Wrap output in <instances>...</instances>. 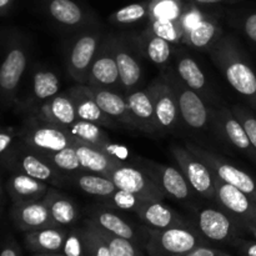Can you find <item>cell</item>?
I'll use <instances>...</instances> for the list:
<instances>
[{
	"instance_id": "cell-1",
	"label": "cell",
	"mask_w": 256,
	"mask_h": 256,
	"mask_svg": "<svg viewBox=\"0 0 256 256\" xmlns=\"http://www.w3.org/2000/svg\"><path fill=\"white\" fill-rule=\"evenodd\" d=\"M210 56L232 89L256 109V74L232 36H219L210 48Z\"/></svg>"
},
{
	"instance_id": "cell-2",
	"label": "cell",
	"mask_w": 256,
	"mask_h": 256,
	"mask_svg": "<svg viewBox=\"0 0 256 256\" xmlns=\"http://www.w3.org/2000/svg\"><path fill=\"white\" fill-rule=\"evenodd\" d=\"M200 245H205V238L189 222L162 230L149 229L145 249L150 256H184Z\"/></svg>"
},
{
	"instance_id": "cell-3",
	"label": "cell",
	"mask_w": 256,
	"mask_h": 256,
	"mask_svg": "<svg viewBox=\"0 0 256 256\" xmlns=\"http://www.w3.org/2000/svg\"><path fill=\"white\" fill-rule=\"evenodd\" d=\"M162 76L174 90L180 119L185 122V125L194 130L206 129L208 124L212 122V114L199 92L186 86L178 76L175 70H166Z\"/></svg>"
},
{
	"instance_id": "cell-4",
	"label": "cell",
	"mask_w": 256,
	"mask_h": 256,
	"mask_svg": "<svg viewBox=\"0 0 256 256\" xmlns=\"http://www.w3.org/2000/svg\"><path fill=\"white\" fill-rule=\"evenodd\" d=\"M22 139L26 149L39 155L52 154L74 145V138L65 128L42 122L30 118L22 132Z\"/></svg>"
},
{
	"instance_id": "cell-5",
	"label": "cell",
	"mask_w": 256,
	"mask_h": 256,
	"mask_svg": "<svg viewBox=\"0 0 256 256\" xmlns=\"http://www.w3.org/2000/svg\"><path fill=\"white\" fill-rule=\"evenodd\" d=\"M212 179L218 204H220L222 209L225 210L242 229L250 232L256 226V202L244 192L222 182L214 174Z\"/></svg>"
},
{
	"instance_id": "cell-6",
	"label": "cell",
	"mask_w": 256,
	"mask_h": 256,
	"mask_svg": "<svg viewBox=\"0 0 256 256\" xmlns=\"http://www.w3.org/2000/svg\"><path fill=\"white\" fill-rule=\"evenodd\" d=\"M109 178L112 180L116 189L142 195L148 199L162 200L166 195L149 168L140 169L130 164L119 162Z\"/></svg>"
},
{
	"instance_id": "cell-7",
	"label": "cell",
	"mask_w": 256,
	"mask_h": 256,
	"mask_svg": "<svg viewBox=\"0 0 256 256\" xmlns=\"http://www.w3.org/2000/svg\"><path fill=\"white\" fill-rule=\"evenodd\" d=\"M185 146L190 150L194 155H196L205 165L210 169V172L222 179V182L238 188L239 190L244 192L245 194L249 195L256 202V182L254 178L250 176L242 169L236 168L235 165L230 164L226 160L222 159L219 155L209 152L208 149L195 145L192 142H186Z\"/></svg>"
},
{
	"instance_id": "cell-8",
	"label": "cell",
	"mask_w": 256,
	"mask_h": 256,
	"mask_svg": "<svg viewBox=\"0 0 256 256\" xmlns=\"http://www.w3.org/2000/svg\"><path fill=\"white\" fill-rule=\"evenodd\" d=\"M196 228L205 240L236 245L242 226L225 210L204 208L196 212Z\"/></svg>"
},
{
	"instance_id": "cell-9",
	"label": "cell",
	"mask_w": 256,
	"mask_h": 256,
	"mask_svg": "<svg viewBox=\"0 0 256 256\" xmlns=\"http://www.w3.org/2000/svg\"><path fill=\"white\" fill-rule=\"evenodd\" d=\"M170 150L192 190L205 199L215 200L214 179L209 168L186 146L172 145Z\"/></svg>"
},
{
	"instance_id": "cell-10",
	"label": "cell",
	"mask_w": 256,
	"mask_h": 256,
	"mask_svg": "<svg viewBox=\"0 0 256 256\" xmlns=\"http://www.w3.org/2000/svg\"><path fill=\"white\" fill-rule=\"evenodd\" d=\"M154 105L159 132H172L179 122V108L174 90L164 76L152 80L146 89Z\"/></svg>"
},
{
	"instance_id": "cell-11",
	"label": "cell",
	"mask_w": 256,
	"mask_h": 256,
	"mask_svg": "<svg viewBox=\"0 0 256 256\" xmlns=\"http://www.w3.org/2000/svg\"><path fill=\"white\" fill-rule=\"evenodd\" d=\"M26 64L28 55L22 45L14 44L6 50L0 62V100L5 104H10L15 99Z\"/></svg>"
},
{
	"instance_id": "cell-12",
	"label": "cell",
	"mask_w": 256,
	"mask_h": 256,
	"mask_svg": "<svg viewBox=\"0 0 256 256\" xmlns=\"http://www.w3.org/2000/svg\"><path fill=\"white\" fill-rule=\"evenodd\" d=\"M210 114H212V125L218 130V132L228 142H230L238 150L248 155L256 164V150L252 145V142H250L244 126L235 116L232 109H228V108L212 109L210 110Z\"/></svg>"
},
{
	"instance_id": "cell-13",
	"label": "cell",
	"mask_w": 256,
	"mask_h": 256,
	"mask_svg": "<svg viewBox=\"0 0 256 256\" xmlns=\"http://www.w3.org/2000/svg\"><path fill=\"white\" fill-rule=\"evenodd\" d=\"M90 86L100 89H116L120 84L119 69L112 50V38H108L100 44L92 62L88 78Z\"/></svg>"
},
{
	"instance_id": "cell-14",
	"label": "cell",
	"mask_w": 256,
	"mask_h": 256,
	"mask_svg": "<svg viewBox=\"0 0 256 256\" xmlns=\"http://www.w3.org/2000/svg\"><path fill=\"white\" fill-rule=\"evenodd\" d=\"M98 34H85L75 40L68 55V72L79 82H88L90 66L100 46Z\"/></svg>"
},
{
	"instance_id": "cell-15",
	"label": "cell",
	"mask_w": 256,
	"mask_h": 256,
	"mask_svg": "<svg viewBox=\"0 0 256 256\" xmlns=\"http://www.w3.org/2000/svg\"><path fill=\"white\" fill-rule=\"evenodd\" d=\"M32 119L68 128L78 120L74 102L69 92L58 94L49 100L32 108Z\"/></svg>"
},
{
	"instance_id": "cell-16",
	"label": "cell",
	"mask_w": 256,
	"mask_h": 256,
	"mask_svg": "<svg viewBox=\"0 0 256 256\" xmlns=\"http://www.w3.org/2000/svg\"><path fill=\"white\" fill-rule=\"evenodd\" d=\"M12 218L22 232H34L44 228L58 226L45 200L16 202L12 209Z\"/></svg>"
},
{
	"instance_id": "cell-17",
	"label": "cell",
	"mask_w": 256,
	"mask_h": 256,
	"mask_svg": "<svg viewBox=\"0 0 256 256\" xmlns=\"http://www.w3.org/2000/svg\"><path fill=\"white\" fill-rule=\"evenodd\" d=\"M135 212L139 216V219L150 229L162 230L189 224L186 220L182 219L172 208L162 204V200H145Z\"/></svg>"
},
{
	"instance_id": "cell-18",
	"label": "cell",
	"mask_w": 256,
	"mask_h": 256,
	"mask_svg": "<svg viewBox=\"0 0 256 256\" xmlns=\"http://www.w3.org/2000/svg\"><path fill=\"white\" fill-rule=\"evenodd\" d=\"M150 166L152 168L149 169L155 175L165 194L182 202L192 196V188L190 186L189 182L180 168L176 169L172 165L155 164V162H150Z\"/></svg>"
},
{
	"instance_id": "cell-19",
	"label": "cell",
	"mask_w": 256,
	"mask_h": 256,
	"mask_svg": "<svg viewBox=\"0 0 256 256\" xmlns=\"http://www.w3.org/2000/svg\"><path fill=\"white\" fill-rule=\"evenodd\" d=\"M112 50L119 69L120 85L126 92H132L142 82V65L135 59L126 44L116 38H112Z\"/></svg>"
},
{
	"instance_id": "cell-20",
	"label": "cell",
	"mask_w": 256,
	"mask_h": 256,
	"mask_svg": "<svg viewBox=\"0 0 256 256\" xmlns=\"http://www.w3.org/2000/svg\"><path fill=\"white\" fill-rule=\"evenodd\" d=\"M90 95L94 98L100 109L112 120L128 124L135 128V120L129 109L126 99L122 95L112 92L110 89H100V88L88 86Z\"/></svg>"
},
{
	"instance_id": "cell-21",
	"label": "cell",
	"mask_w": 256,
	"mask_h": 256,
	"mask_svg": "<svg viewBox=\"0 0 256 256\" xmlns=\"http://www.w3.org/2000/svg\"><path fill=\"white\" fill-rule=\"evenodd\" d=\"M125 99L134 116L136 129L149 132V134L159 132L156 119H155L154 105L146 90H132L128 92Z\"/></svg>"
},
{
	"instance_id": "cell-22",
	"label": "cell",
	"mask_w": 256,
	"mask_h": 256,
	"mask_svg": "<svg viewBox=\"0 0 256 256\" xmlns=\"http://www.w3.org/2000/svg\"><path fill=\"white\" fill-rule=\"evenodd\" d=\"M68 92H69L72 102H74L78 119L94 122V124L100 125V126H112L114 125L112 118L108 116L100 109L94 98L90 95L88 86H85V85L74 86Z\"/></svg>"
},
{
	"instance_id": "cell-23",
	"label": "cell",
	"mask_w": 256,
	"mask_h": 256,
	"mask_svg": "<svg viewBox=\"0 0 256 256\" xmlns=\"http://www.w3.org/2000/svg\"><path fill=\"white\" fill-rule=\"evenodd\" d=\"M6 188L14 204L42 200L49 192V186L44 182L22 172L12 175L8 182Z\"/></svg>"
},
{
	"instance_id": "cell-24",
	"label": "cell",
	"mask_w": 256,
	"mask_h": 256,
	"mask_svg": "<svg viewBox=\"0 0 256 256\" xmlns=\"http://www.w3.org/2000/svg\"><path fill=\"white\" fill-rule=\"evenodd\" d=\"M68 232L60 226L44 228L25 232V244L35 254L62 252Z\"/></svg>"
},
{
	"instance_id": "cell-25",
	"label": "cell",
	"mask_w": 256,
	"mask_h": 256,
	"mask_svg": "<svg viewBox=\"0 0 256 256\" xmlns=\"http://www.w3.org/2000/svg\"><path fill=\"white\" fill-rule=\"evenodd\" d=\"M28 150L29 152H22L14 158L15 165H16L19 172L29 175L40 182L59 184V179L55 174L54 166L42 155L32 152L30 149Z\"/></svg>"
},
{
	"instance_id": "cell-26",
	"label": "cell",
	"mask_w": 256,
	"mask_h": 256,
	"mask_svg": "<svg viewBox=\"0 0 256 256\" xmlns=\"http://www.w3.org/2000/svg\"><path fill=\"white\" fill-rule=\"evenodd\" d=\"M74 148L76 149L82 170H85V172L110 176L114 168L119 164L118 160L112 159V156L105 154L102 150L95 146H90V145L75 140Z\"/></svg>"
},
{
	"instance_id": "cell-27",
	"label": "cell",
	"mask_w": 256,
	"mask_h": 256,
	"mask_svg": "<svg viewBox=\"0 0 256 256\" xmlns=\"http://www.w3.org/2000/svg\"><path fill=\"white\" fill-rule=\"evenodd\" d=\"M90 220L92 222H95L98 226L102 228V229L106 230L110 234L129 239L132 242H136V244L140 242V238H138V232H135L134 226L132 224H129L126 220L122 219V216L116 215L115 212H110V210H94Z\"/></svg>"
},
{
	"instance_id": "cell-28",
	"label": "cell",
	"mask_w": 256,
	"mask_h": 256,
	"mask_svg": "<svg viewBox=\"0 0 256 256\" xmlns=\"http://www.w3.org/2000/svg\"><path fill=\"white\" fill-rule=\"evenodd\" d=\"M175 72L186 86L196 92L206 89V78L200 65L184 52H179L175 56Z\"/></svg>"
},
{
	"instance_id": "cell-29",
	"label": "cell",
	"mask_w": 256,
	"mask_h": 256,
	"mask_svg": "<svg viewBox=\"0 0 256 256\" xmlns=\"http://www.w3.org/2000/svg\"><path fill=\"white\" fill-rule=\"evenodd\" d=\"M44 200L49 206L52 220L58 226H70L79 218L76 205L68 196L59 194L56 190L49 189Z\"/></svg>"
},
{
	"instance_id": "cell-30",
	"label": "cell",
	"mask_w": 256,
	"mask_h": 256,
	"mask_svg": "<svg viewBox=\"0 0 256 256\" xmlns=\"http://www.w3.org/2000/svg\"><path fill=\"white\" fill-rule=\"evenodd\" d=\"M46 10L55 22L65 26H76L88 19L82 5L74 0H46Z\"/></svg>"
},
{
	"instance_id": "cell-31",
	"label": "cell",
	"mask_w": 256,
	"mask_h": 256,
	"mask_svg": "<svg viewBox=\"0 0 256 256\" xmlns=\"http://www.w3.org/2000/svg\"><path fill=\"white\" fill-rule=\"evenodd\" d=\"M65 129L68 130V132L76 142H84V144L90 145V146H95L100 150H102V148L110 142L108 135L102 129V126L98 124H94V122L78 119L74 124L65 128Z\"/></svg>"
},
{
	"instance_id": "cell-32",
	"label": "cell",
	"mask_w": 256,
	"mask_h": 256,
	"mask_svg": "<svg viewBox=\"0 0 256 256\" xmlns=\"http://www.w3.org/2000/svg\"><path fill=\"white\" fill-rule=\"evenodd\" d=\"M220 29L216 22L212 19H200L190 26L188 34V42L196 49L212 48L219 39Z\"/></svg>"
},
{
	"instance_id": "cell-33",
	"label": "cell",
	"mask_w": 256,
	"mask_h": 256,
	"mask_svg": "<svg viewBox=\"0 0 256 256\" xmlns=\"http://www.w3.org/2000/svg\"><path fill=\"white\" fill-rule=\"evenodd\" d=\"M142 49L148 59L156 65H164L172 58V46L169 40L155 34L152 29L142 34Z\"/></svg>"
},
{
	"instance_id": "cell-34",
	"label": "cell",
	"mask_w": 256,
	"mask_h": 256,
	"mask_svg": "<svg viewBox=\"0 0 256 256\" xmlns=\"http://www.w3.org/2000/svg\"><path fill=\"white\" fill-rule=\"evenodd\" d=\"M78 188L84 192L94 196L109 198L116 192V186L109 176L102 174H82L75 179Z\"/></svg>"
},
{
	"instance_id": "cell-35",
	"label": "cell",
	"mask_w": 256,
	"mask_h": 256,
	"mask_svg": "<svg viewBox=\"0 0 256 256\" xmlns=\"http://www.w3.org/2000/svg\"><path fill=\"white\" fill-rule=\"evenodd\" d=\"M60 90V80L49 70H38L32 76V100L42 102L58 95Z\"/></svg>"
},
{
	"instance_id": "cell-36",
	"label": "cell",
	"mask_w": 256,
	"mask_h": 256,
	"mask_svg": "<svg viewBox=\"0 0 256 256\" xmlns=\"http://www.w3.org/2000/svg\"><path fill=\"white\" fill-rule=\"evenodd\" d=\"M90 222H92V220H90ZM92 225H94V228L96 229L98 234L104 239V242H106L108 246L110 248V250H112L114 256H144V252H142V250L139 248V244H136V242H132V240L129 239H125V238H120L116 236V235L110 234L106 230L98 226L95 222H92Z\"/></svg>"
},
{
	"instance_id": "cell-37",
	"label": "cell",
	"mask_w": 256,
	"mask_h": 256,
	"mask_svg": "<svg viewBox=\"0 0 256 256\" xmlns=\"http://www.w3.org/2000/svg\"><path fill=\"white\" fill-rule=\"evenodd\" d=\"M150 16V0L140 2H132L126 6L120 8L110 16V22L116 25H130L144 20Z\"/></svg>"
},
{
	"instance_id": "cell-38",
	"label": "cell",
	"mask_w": 256,
	"mask_h": 256,
	"mask_svg": "<svg viewBox=\"0 0 256 256\" xmlns=\"http://www.w3.org/2000/svg\"><path fill=\"white\" fill-rule=\"evenodd\" d=\"M82 234L88 256H114L90 220L85 222L84 228H82Z\"/></svg>"
},
{
	"instance_id": "cell-39",
	"label": "cell",
	"mask_w": 256,
	"mask_h": 256,
	"mask_svg": "<svg viewBox=\"0 0 256 256\" xmlns=\"http://www.w3.org/2000/svg\"><path fill=\"white\" fill-rule=\"evenodd\" d=\"M42 156L45 158L58 170H62V172H78V170H82L79 156H78L76 149L74 148V145L65 148V149L60 150V152L42 155Z\"/></svg>"
},
{
	"instance_id": "cell-40",
	"label": "cell",
	"mask_w": 256,
	"mask_h": 256,
	"mask_svg": "<svg viewBox=\"0 0 256 256\" xmlns=\"http://www.w3.org/2000/svg\"><path fill=\"white\" fill-rule=\"evenodd\" d=\"M182 14V0H150V19L178 20Z\"/></svg>"
},
{
	"instance_id": "cell-41",
	"label": "cell",
	"mask_w": 256,
	"mask_h": 256,
	"mask_svg": "<svg viewBox=\"0 0 256 256\" xmlns=\"http://www.w3.org/2000/svg\"><path fill=\"white\" fill-rule=\"evenodd\" d=\"M150 29L159 36L172 42H178L182 39V34L184 32V25L182 20H169V19H152Z\"/></svg>"
},
{
	"instance_id": "cell-42",
	"label": "cell",
	"mask_w": 256,
	"mask_h": 256,
	"mask_svg": "<svg viewBox=\"0 0 256 256\" xmlns=\"http://www.w3.org/2000/svg\"><path fill=\"white\" fill-rule=\"evenodd\" d=\"M110 200L112 204L114 205L116 209L125 210V212H136L140 208V205L148 200V198L142 196V195L132 194V192H125V190L116 189L114 194L110 195Z\"/></svg>"
},
{
	"instance_id": "cell-43",
	"label": "cell",
	"mask_w": 256,
	"mask_h": 256,
	"mask_svg": "<svg viewBox=\"0 0 256 256\" xmlns=\"http://www.w3.org/2000/svg\"><path fill=\"white\" fill-rule=\"evenodd\" d=\"M62 254L65 256H88L82 229H74L72 232H68Z\"/></svg>"
},
{
	"instance_id": "cell-44",
	"label": "cell",
	"mask_w": 256,
	"mask_h": 256,
	"mask_svg": "<svg viewBox=\"0 0 256 256\" xmlns=\"http://www.w3.org/2000/svg\"><path fill=\"white\" fill-rule=\"evenodd\" d=\"M232 112H234L235 116L242 124L250 142H252V145L256 150V116L254 114H252L249 110L244 109L242 106H234L232 109Z\"/></svg>"
},
{
	"instance_id": "cell-45",
	"label": "cell",
	"mask_w": 256,
	"mask_h": 256,
	"mask_svg": "<svg viewBox=\"0 0 256 256\" xmlns=\"http://www.w3.org/2000/svg\"><path fill=\"white\" fill-rule=\"evenodd\" d=\"M16 134L14 129L0 130V156H5L12 148Z\"/></svg>"
},
{
	"instance_id": "cell-46",
	"label": "cell",
	"mask_w": 256,
	"mask_h": 256,
	"mask_svg": "<svg viewBox=\"0 0 256 256\" xmlns=\"http://www.w3.org/2000/svg\"><path fill=\"white\" fill-rule=\"evenodd\" d=\"M184 256H232V255H230L229 252H224V250L210 248L205 244V245H200V246L195 248V249H192V252H188V254Z\"/></svg>"
},
{
	"instance_id": "cell-47",
	"label": "cell",
	"mask_w": 256,
	"mask_h": 256,
	"mask_svg": "<svg viewBox=\"0 0 256 256\" xmlns=\"http://www.w3.org/2000/svg\"><path fill=\"white\" fill-rule=\"evenodd\" d=\"M244 32L250 40L256 42V12L249 14L245 18Z\"/></svg>"
},
{
	"instance_id": "cell-48",
	"label": "cell",
	"mask_w": 256,
	"mask_h": 256,
	"mask_svg": "<svg viewBox=\"0 0 256 256\" xmlns=\"http://www.w3.org/2000/svg\"><path fill=\"white\" fill-rule=\"evenodd\" d=\"M240 252L244 256H256V242H248V240L239 239L236 242Z\"/></svg>"
},
{
	"instance_id": "cell-49",
	"label": "cell",
	"mask_w": 256,
	"mask_h": 256,
	"mask_svg": "<svg viewBox=\"0 0 256 256\" xmlns=\"http://www.w3.org/2000/svg\"><path fill=\"white\" fill-rule=\"evenodd\" d=\"M0 256H20L19 248L15 242H8L0 250Z\"/></svg>"
},
{
	"instance_id": "cell-50",
	"label": "cell",
	"mask_w": 256,
	"mask_h": 256,
	"mask_svg": "<svg viewBox=\"0 0 256 256\" xmlns=\"http://www.w3.org/2000/svg\"><path fill=\"white\" fill-rule=\"evenodd\" d=\"M189 2H194V4L214 5V4H222V2H238V0H189Z\"/></svg>"
},
{
	"instance_id": "cell-51",
	"label": "cell",
	"mask_w": 256,
	"mask_h": 256,
	"mask_svg": "<svg viewBox=\"0 0 256 256\" xmlns=\"http://www.w3.org/2000/svg\"><path fill=\"white\" fill-rule=\"evenodd\" d=\"M14 0H0V15H5L10 12Z\"/></svg>"
},
{
	"instance_id": "cell-52",
	"label": "cell",
	"mask_w": 256,
	"mask_h": 256,
	"mask_svg": "<svg viewBox=\"0 0 256 256\" xmlns=\"http://www.w3.org/2000/svg\"><path fill=\"white\" fill-rule=\"evenodd\" d=\"M34 256H65L62 252H48V254H35Z\"/></svg>"
},
{
	"instance_id": "cell-53",
	"label": "cell",
	"mask_w": 256,
	"mask_h": 256,
	"mask_svg": "<svg viewBox=\"0 0 256 256\" xmlns=\"http://www.w3.org/2000/svg\"><path fill=\"white\" fill-rule=\"evenodd\" d=\"M250 232H252V236H254V238H255V240H256V226L252 228V229L250 230Z\"/></svg>"
},
{
	"instance_id": "cell-54",
	"label": "cell",
	"mask_w": 256,
	"mask_h": 256,
	"mask_svg": "<svg viewBox=\"0 0 256 256\" xmlns=\"http://www.w3.org/2000/svg\"><path fill=\"white\" fill-rule=\"evenodd\" d=\"M0 192H2V185H0Z\"/></svg>"
}]
</instances>
